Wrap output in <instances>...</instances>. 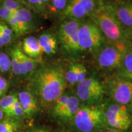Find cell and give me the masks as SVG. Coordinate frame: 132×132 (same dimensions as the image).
<instances>
[{
    "instance_id": "ffe728a7",
    "label": "cell",
    "mask_w": 132,
    "mask_h": 132,
    "mask_svg": "<svg viewBox=\"0 0 132 132\" xmlns=\"http://www.w3.org/2000/svg\"><path fill=\"white\" fill-rule=\"evenodd\" d=\"M75 63L70 64L67 67L66 72H65V78L67 85H77V65Z\"/></svg>"
},
{
    "instance_id": "2e32d148",
    "label": "cell",
    "mask_w": 132,
    "mask_h": 132,
    "mask_svg": "<svg viewBox=\"0 0 132 132\" xmlns=\"http://www.w3.org/2000/svg\"><path fill=\"white\" fill-rule=\"evenodd\" d=\"M14 16L19 24L20 35L25 34L30 30L32 26L33 17L28 9L24 7L21 8L15 13Z\"/></svg>"
},
{
    "instance_id": "d6a6232c",
    "label": "cell",
    "mask_w": 132,
    "mask_h": 132,
    "mask_svg": "<svg viewBox=\"0 0 132 132\" xmlns=\"http://www.w3.org/2000/svg\"><path fill=\"white\" fill-rule=\"evenodd\" d=\"M104 132H120V131H119V130L113 129V128H108V129L105 130Z\"/></svg>"
},
{
    "instance_id": "ba28073f",
    "label": "cell",
    "mask_w": 132,
    "mask_h": 132,
    "mask_svg": "<svg viewBox=\"0 0 132 132\" xmlns=\"http://www.w3.org/2000/svg\"><path fill=\"white\" fill-rule=\"evenodd\" d=\"M128 45H118L110 43L105 44L94 54L98 68L105 72L118 70Z\"/></svg>"
},
{
    "instance_id": "7402d4cb",
    "label": "cell",
    "mask_w": 132,
    "mask_h": 132,
    "mask_svg": "<svg viewBox=\"0 0 132 132\" xmlns=\"http://www.w3.org/2000/svg\"><path fill=\"white\" fill-rule=\"evenodd\" d=\"M11 69L10 56L5 53H0V73H6Z\"/></svg>"
},
{
    "instance_id": "ac0fdd59",
    "label": "cell",
    "mask_w": 132,
    "mask_h": 132,
    "mask_svg": "<svg viewBox=\"0 0 132 132\" xmlns=\"http://www.w3.org/2000/svg\"><path fill=\"white\" fill-rule=\"evenodd\" d=\"M39 42L42 52L51 56L56 53L58 48V44L56 38L51 33H43L39 37Z\"/></svg>"
},
{
    "instance_id": "7c38bea8",
    "label": "cell",
    "mask_w": 132,
    "mask_h": 132,
    "mask_svg": "<svg viewBox=\"0 0 132 132\" xmlns=\"http://www.w3.org/2000/svg\"><path fill=\"white\" fill-rule=\"evenodd\" d=\"M9 56L11 61V69L15 75H31L36 69V61L26 55L19 45H14L11 49Z\"/></svg>"
},
{
    "instance_id": "5bb4252c",
    "label": "cell",
    "mask_w": 132,
    "mask_h": 132,
    "mask_svg": "<svg viewBox=\"0 0 132 132\" xmlns=\"http://www.w3.org/2000/svg\"><path fill=\"white\" fill-rule=\"evenodd\" d=\"M117 18L126 30H132V1H122L115 5Z\"/></svg>"
},
{
    "instance_id": "52a82bcc",
    "label": "cell",
    "mask_w": 132,
    "mask_h": 132,
    "mask_svg": "<svg viewBox=\"0 0 132 132\" xmlns=\"http://www.w3.org/2000/svg\"><path fill=\"white\" fill-rule=\"evenodd\" d=\"M103 111L106 125L117 130H127L131 125L130 109L110 100L103 105Z\"/></svg>"
},
{
    "instance_id": "5b68a950",
    "label": "cell",
    "mask_w": 132,
    "mask_h": 132,
    "mask_svg": "<svg viewBox=\"0 0 132 132\" xmlns=\"http://www.w3.org/2000/svg\"><path fill=\"white\" fill-rule=\"evenodd\" d=\"M81 21L65 19L58 28V39L65 55L76 57L81 51L78 43V30Z\"/></svg>"
},
{
    "instance_id": "277c9868",
    "label": "cell",
    "mask_w": 132,
    "mask_h": 132,
    "mask_svg": "<svg viewBox=\"0 0 132 132\" xmlns=\"http://www.w3.org/2000/svg\"><path fill=\"white\" fill-rule=\"evenodd\" d=\"M78 43L82 52L95 54L105 44L106 39L93 21H81L78 30Z\"/></svg>"
},
{
    "instance_id": "6da1fadb",
    "label": "cell",
    "mask_w": 132,
    "mask_h": 132,
    "mask_svg": "<svg viewBox=\"0 0 132 132\" xmlns=\"http://www.w3.org/2000/svg\"><path fill=\"white\" fill-rule=\"evenodd\" d=\"M66 86L65 72L57 64H44L29 77V90L45 107L53 105Z\"/></svg>"
},
{
    "instance_id": "3957f363",
    "label": "cell",
    "mask_w": 132,
    "mask_h": 132,
    "mask_svg": "<svg viewBox=\"0 0 132 132\" xmlns=\"http://www.w3.org/2000/svg\"><path fill=\"white\" fill-rule=\"evenodd\" d=\"M73 120L80 132H94L106 125L103 108L99 105H82Z\"/></svg>"
},
{
    "instance_id": "30bf717a",
    "label": "cell",
    "mask_w": 132,
    "mask_h": 132,
    "mask_svg": "<svg viewBox=\"0 0 132 132\" xmlns=\"http://www.w3.org/2000/svg\"><path fill=\"white\" fill-rule=\"evenodd\" d=\"M82 106L77 95L64 93L53 105L52 114L59 120L67 121L73 119Z\"/></svg>"
},
{
    "instance_id": "836d02e7",
    "label": "cell",
    "mask_w": 132,
    "mask_h": 132,
    "mask_svg": "<svg viewBox=\"0 0 132 132\" xmlns=\"http://www.w3.org/2000/svg\"><path fill=\"white\" fill-rule=\"evenodd\" d=\"M4 113H3L2 110L0 109V121H1L3 119H4Z\"/></svg>"
},
{
    "instance_id": "4dcf8cb0",
    "label": "cell",
    "mask_w": 132,
    "mask_h": 132,
    "mask_svg": "<svg viewBox=\"0 0 132 132\" xmlns=\"http://www.w3.org/2000/svg\"><path fill=\"white\" fill-rule=\"evenodd\" d=\"M29 132H47V131H46L45 129H44V128H35V129L31 130Z\"/></svg>"
},
{
    "instance_id": "e575fe53",
    "label": "cell",
    "mask_w": 132,
    "mask_h": 132,
    "mask_svg": "<svg viewBox=\"0 0 132 132\" xmlns=\"http://www.w3.org/2000/svg\"><path fill=\"white\" fill-rule=\"evenodd\" d=\"M50 1V0H43V1H44V5H45L46 4H47L48 3H49V1Z\"/></svg>"
},
{
    "instance_id": "4316f807",
    "label": "cell",
    "mask_w": 132,
    "mask_h": 132,
    "mask_svg": "<svg viewBox=\"0 0 132 132\" xmlns=\"http://www.w3.org/2000/svg\"><path fill=\"white\" fill-rule=\"evenodd\" d=\"M69 0H52L53 9L55 11H63Z\"/></svg>"
},
{
    "instance_id": "83f0119b",
    "label": "cell",
    "mask_w": 132,
    "mask_h": 132,
    "mask_svg": "<svg viewBox=\"0 0 132 132\" xmlns=\"http://www.w3.org/2000/svg\"><path fill=\"white\" fill-rule=\"evenodd\" d=\"M26 1L31 7L38 12L42 11L45 7L43 0H26Z\"/></svg>"
},
{
    "instance_id": "4fadbf2b",
    "label": "cell",
    "mask_w": 132,
    "mask_h": 132,
    "mask_svg": "<svg viewBox=\"0 0 132 132\" xmlns=\"http://www.w3.org/2000/svg\"><path fill=\"white\" fill-rule=\"evenodd\" d=\"M24 117L32 118L38 111L37 100L29 90H23L17 95Z\"/></svg>"
},
{
    "instance_id": "9a60e30c",
    "label": "cell",
    "mask_w": 132,
    "mask_h": 132,
    "mask_svg": "<svg viewBox=\"0 0 132 132\" xmlns=\"http://www.w3.org/2000/svg\"><path fill=\"white\" fill-rule=\"evenodd\" d=\"M118 76L132 81V45L127 47L120 67L117 70Z\"/></svg>"
},
{
    "instance_id": "7a4b0ae2",
    "label": "cell",
    "mask_w": 132,
    "mask_h": 132,
    "mask_svg": "<svg viewBox=\"0 0 132 132\" xmlns=\"http://www.w3.org/2000/svg\"><path fill=\"white\" fill-rule=\"evenodd\" d=\"M103 32L109 43L118 45H128V31L117 18L115 5L103 3L90 15Z\"/></svg>"
},
{
    "instance_id": "1f68e13d",
    "label": "cell",
    "mask_w": 132,
    "mask_h": 132,
    "mask_svg": "<svg viewBox=\"0 0 132 132\" xmlns=\"http://www.w3.org/2000/svg\"><path fill=\"white\" fill-rule=\"evenodd\" d=\"M101 1L105 4H111L112 2H116L118 0H101Z\"/></svg>"
},
{
    "instance_id": "d6986e66",
    "label": "cell",
    "mask_w": 132,
    "mask_h": 132,
    "mask_svg": "<svg viewBox=\"0 0 132 132\" xmlns=\"http://www.w3.org/2000/svg\"><path fill=\"white\" fill-rule=\"evenodd\" d=\"M17 98V95L14 94L6 95L0 100V109L6 118H10L11 112L14 102Z\"/></svg>"
},
{
    "instance_id": "8d00e7d4",
    "label": "cell",
    "mask_w": 132,
    "mask_h": 132,
    "mask_svg": "<svg viewBox=\"0 0 132 132\" xmlns=\"http://www.w3.org/2000/svg\"><path fill=\"white\" fill-rule=\"evenodd\" d=\"M16 1H20V0H16Z\"/></svg>"
},
{
    "instance_id": "44dd1931",
    "label": "cell",
    "mask_w": 132,
    "mask_h": 132,
    "mask_svg": "<svg viewBox=\"0 0 132 132\" xmlns=\"http://www.w3.org/2000/svg\"><path fill=\"white\" fill-rule=\"evenodd\" d=\"M24 117V114L23 111V109L19 101L18 97L16 98L15 101L14 102L12 110L11 112V117L10 118L14 119V120H16L19 122L20 120Z\"/></svg>"
},
{
    "instance_id": "9c48e42d",
    "label": "cell",
    "mask_w": 132,
    "mask_h": 132,
    "mask_svg": "<svg viewBox=\"0 0 132 132\" xmlns=\"http://www.w3.org/2000/svg\"><path fill=\"white\" fill-rule=\"evenodd\" d=\"M105 93L104 86L95 77H86L77 84L76 95L85 105H99Z\"/></svg>"
},
{
    "instance_id": "f546056e",
    "label": "cell",
    "mask_w": 132,
    "mask_h": 132,
    "mask_svg": "<svg viewBox=\"0 0 132 132\" xmlns=\"http://www.w3.org/2000/svg\"><path fill=\"white\" fill-rule=\"evenodd\" d=\"M12 40V39L11 38H6L3 37L0 34V47H3L4 45H7L8 44H9Z\"/></svg>"
},
{
    "instance_id": "d4e9b609",
    "label": "cell",
    "mask_w": 132,
    "mask_h": 132,
    "mask_svg": "<svg viewBox=\"0 0 132 132\" xmlns=\"http://www.w3.org/2000/svg\"><path fill=\"white\" fill-rule=\"evenodd\" d=\"M14 14L15 13L12 12L7 8L2 5H0V19L7 21L11 17L14 16Z\"/></svg>"
},
{
    "instance_id": "f1b7e54d",
    "label": "cell",
    "mask_w": 132,
    "mask_h": 132,
    "mask_svg": "<svg viewBox=\"0 0 132 132\" xmlns=\"http://www.w3.org/2000/svg\"><path fill=\"white\" fill-rule=\"evenodd\" d=\"M0 31L4 34L5 36H7V37H13V31L11 28L5 24L3 23L0 22Z\"/></svg>"
},
{
    "instance_id": "8fae6325",
    "label": "cell",
    "mask_w": 132,
    "mask_h": 132,
    "mask_svg": "<svg viewBox=\"0 0 132 132\" xmlns=\"http://www.w3.org/2000/svg\"><path fill=\"white\" fill-rule=\"evenodd\" d=\"M103 3L101 0H69L62 15L65 19L80 21L90 16Z\"/></svg>"
},
{
    "instance_id": "e0dca14e",
    "label": "cell",
    "mask_w": 132,
    "mask_h": 132,
    "mask_svg": "<svg viewBox=\"0 0 132 132\" xmlns=\"http://www.w3.org/2000/svg\"><path fill=\"white\" fill-rule=\"evenodd\" d=\"M21 50L26 55L31 58H37L42 53L39 40L34 36H29L22 41Z\"/></svg>"
},
{
    "instance_id": "cb8c5ba5",
    "label": "cell",
    "mask_w": 132,
    "mask_h": 132,
    "mask_svg": "<svg viewBox=\"0 0 132 132\" xmlns=\"http://www.w3.org/2000/svg\"><path fill=\"white\" fill-rule=\"evenodd\" d=\"M76 65H77V81L78 84V82L86 78L87 70L85 66L82 64L77 62Z\"/></svg>"
},
{
    "instance_id": "d590c367",
    "label": "cell",
    "mask_w": 132,
    "mask_h": 132,
    "mask_svg": "<svg viewBox=\"0 0 132 132\" xmlns=\"http://www.w3.org/2000/svg\"><path fill=\"white\" fill-rule=\"evenodd\" d=\"M131 110L132 111V108H131ZM131 123H132V116H131Z\"/></svg>"
},
{
    "instance_id": "8992f818",
    "label": "cell",
    "mask_w": 132,
    "mask_h": 132,
    "mask_svg": "<svg viewBox=\"0 0 132 132\" xmlns=\"http://www.w3.org/2000/svg\"><path fill=\"white\" fill-rule=\"evenodd\" d=\"M105 87L110 99L115 103L132 108V81L116 75L109 78Z\"/></svg>"
},
{
    "instance_id": "484cf974",
    "label": "cell",
    "mask_w": 132,
    "mask_h": 132,
    "mask_svg": "<svg viewBox=\"0 0 132 132\" xmlns=\"http://www.w3.org/2000/svg\"><path fill=\"white\" fill-rule=\"evenodd\" d=\"M9 89V83L7 81L0 76V100L7 94Z\"/></svg>"
},
{
    "instance_id": "603a6c76",
    "label": "cell",
    "mask_w": 132,
    "mask_h": 132,
    "mask_svg": "<svg viewBox=\"0 0 132 132\" xmlns=\"http://www.w3.org/2000/svg\"><path fill=\"white\" fill-rule=\"evenodd\" d=\"M1 5L7 8L14 13H15L18 10L23 7L20 3L16 0H3Z\"/></svg>"
}]
</instances>
